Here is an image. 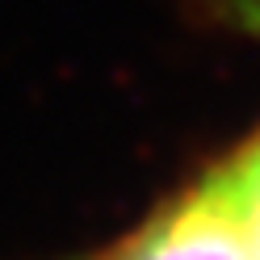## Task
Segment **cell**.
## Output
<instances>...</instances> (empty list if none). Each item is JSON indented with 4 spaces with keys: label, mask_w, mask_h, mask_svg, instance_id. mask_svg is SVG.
Returning <instances> with one entry per match:
<instances>
[{
    "label": "cell",
    "mask_w": 260,
    "mask_h": 260,
    "mask_svg": "<svg viewBox=\"0 0 260 260\" xmlns=\"http://www.w3.org/2000/svg\"><path fill=\"white\" fill-rule=\"evenodd\" d=\"M118 260H252L243 210L226 168L193 189L151 231H143Z\"/></svg>",
    "instance_id": "cell-1"
},
{
    "label": "cell",
    "mask_w": 260,
    "mask_h": 260,
    "mask_svg": "<svg viewBox=\"0 0 260 260\" xmlns=\"http://www.w3.org/2000/svg\"><path fill=\"white\" fill-rule=\"evenodd\" d=\"M231 189L243 210V226H248V243H252V260H260V143L252 151H243V159L226 164Z\"/></svg>",
    "instance_id": "cell-2"
}]
</instances>
